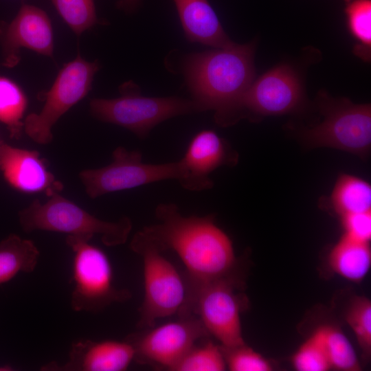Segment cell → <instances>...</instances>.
Instances as JSON below:
<instances>
[{
    "mask_svg": "<svg viewBox=\"0 0 371 371\" xmlns=\"http://www.w3.org/2000/svg\"><path fill=\"white\" fill-rule=\"evenodd\" d=\"M330 369L340 371L361 370L360 363L351 343L344 333L333 326H321Z\"/></svg>",
    "mask_w": 371,
    "mask_h": 371,
    "instance_id": "603a6c76",
    "label": "cell"
},
{
    "mask_svg": "<svg viewBox=\"0 0 371 371\" xmlns=\"http://www.w3.org/2000/svg\"><path fill=\"white\" fill-rule=\"evenodd\" d=\"M344 234L359 241L371 240V210L340 216Z\"/></svg>",
    "mask_w": 371,
    "mask_h": 371,
    "instance_id": "f1b7e54d",
    "label": "cell"
},
{
    "mask_svg": "<svg viewBox=\"0 0 371 371\" xmlns=\"http://www.w3.org/2000/svg\"><path fill=\"white\" fill-rule=\"evenodd\" d=\"M227 368L221 347L209 341L194 346L172 368V371H223Z\"/></svg>",
    "mask_w": 371,
    "mask_h": 371,
    "instance_id": "d4e9b609",
    "label": "cell"
},
{
    "mask_svg": "<svg viewBox=\"0 0 371 371\" xmlns=\"http://www.w3.org/2000/svg\"><path fill=\"white\" fill-rule=\"evenodd\" d=\"M3 41L7 65L13 66L18 63L22 47L53 57L52 23L46 12L38 7L23 4L8 26Z\"/></svg>",
    "mask_w": 371,
    "mask_h": 371,
    "instance_id": "2e32d148",
    "label": "cell"
},
{
    "mask_svg": "<svg viewBox=\"0 0 371 371\" xmlns=\"http://www.w3.org/2000/svg\"><path fill=\"white\" fill-rule=\"evenodd\" d=\"M227 368L231 371H271L269 360L245 344L227 348L221 346Z\"/></svg>",
    "mask_w": 371,
    "mask_h": 371,
    "instance_id": "83f0119b",
    "label": "cell"
},
{
    "mask_svg": "<svg viewBox=\"0 0 371 371\" xmlns=\"http://www.w3.org/2000/svg\"><path fill=\"white\" fill-rule=\"evenodd\" d=\"M133 345L127 340L93 341L83 339L74 342L69 360L60 366L49 363L42 370L124 371L135 359Z\"/></svg>",
    "mask_w": 371,
    "mask_h": 371,
    "instance_id": "9a60e30c",
    "label": "cell"
},
{
    "mask_svg": "<svg viewBox=\"0 0 371 371\" xmlns=\"http://www.w3.org/2000/svg\"><path fill=\"white\" fill-rule=\"evenodd\" d=\"M27 105L26 95L20 87L0 76V122L7 126L12 137L19 138L21 135Z\"/></svg>",
    "mask_w": 371,
    "mask_h": 371,
    "instance_id": "7402d4cb",
    "label": "cell"
},
{
    "mask_svg": "<svg viewBox=\"0 0 371 371\" xmlns=\"http://www.w3.org/2000/svg\"><path fill=\"white\" fill-rule=\"evenodd\" d=\"M140 2L141 0H120L117 6L126 12H132L138 8Z\"/></svg>",
    "mask_w": 371,
    "mask_h": 371,
    "instance_id": "f546056e",
    "label": "cell"
},
{
    "mask_svg": "<svg viewBox=\"0 0 371 371\" xmlns=\"http://www.w3.org/2000/svg\"><path fill=\"white\" fill-rule=\"evenodd\" d=\"M98 69L97 60L87 61L80 54L65 64L45 93L41 111L25 117L23 128L28 137L39 144L50 143L53 139V126L63 115L88 94Z\"/></svg>",
    "mask_w": 371,
    "mask_h": 371,
    "instance_id": "9c48e42d",
    "label": "cell"
},
{
    "mask_svg": "<svg viewBox=\"0 0 371 371\" xmlns=\"http://www.w3.org/2000/svg\"><path fill=\"white\" fill-rule=\"evenodd\" d=\"M186 38L215 48L233 41L207 0H173Z\"/></svg>",
    "mask_w": 371,
    "mask_h": 371,
    "instance_id": "e0dca14e",
    "label": "cell"
},
{
    "mask_svg": "<svg viewBox=\"0 0 371 371\" xmlns=\"http://www.w3.org/2000/svg\"><path fill=\"white\" fill-rule=\"evenodd\" d=\"M180 317L177 322L165 324L142 335L128 336L126 340L135 349V359L171 370L197 340L209 335L196 316Z\"/></svg>",
    "mask_w": 371,
    "mask_h": 371,
    "instance_id": "7c38bea8",
    "label": "cell"
},
{
    "mask_svg": "<svg viewBox=\"0 0 371 371\" xmlns=\"http://www.w3.org/2000/svg\"><path fill=\"white\" fill-rule=\"evenodd\" d=\"M19 221L25 232H54L89 240L98 235L109 247L125 243L132 229L128 217L113 222L101 220L60 193L52 195L43 203L34 200L19 212Z\"/></svg>",
    "mask_w": 371,
    "mask_h": 371,
    "instance_id": "3957f363",
    "label": "cell"
},
{
    "mask_svg": "<svg viewBox=\"0 0 371 371\" xmlns=\"http://www.w3.org/2000/svg\"><path fill=\"white\" fill-rule=\"evenodd\" d=\"M90 240L74 236L65 239L73 253L71 306L76 312L98 313L131 297L128 290L115 286L109 258Z\"/></svg>",
    "mask_w": 371,
    "mask_h": 371,
    "instance_id": "277c9868",
    "label": "cell"
},
{
    "mask_svg": "<svg viewBox=\"0 0 371 371\" xmlns=\"http://www.w3.org/2000/svg\"><path fill=\"white\" fill-rule=\"evenodd\" d=\"M3 142L0 139V145L3 143Z\"/></svg>",
    "mask_w": 371,
    "mask_h": 371,
    "instance_id": "4dcf8cb0",
    "label": "cell"
},
{
    "mask_svg": "<svg viewBox=\"0 0 371 371\" xmlns=\"http://www.w3.org/2000/svg\"><path fill=\"white\" fill-rule=\"evenodd\" d=\"M304 100L296 71L289 65H278L254 80L236 102L228 125L242 117L287 114L301 107Z\"/></svg>",
    "mask_w": 371,
    "mask_h": 371,
    "instance_id": "8fae6325",
    "label": "cell"
},
{
    "mask_svg": "<svg viewBox=\"0 0 371 371\" xmlns=\"http://www.w3.org/2000/svg\"><path fill=\"white\" fill-rule=\"evenodd\" d=\"M255 43L232 42L223 47L186 56L183 71L193 100L203 111L214 110L226 126L240 96L255 79Z\"/></svg>",
    "mask_w": 371,
    "mask_h": 371,
    "instance_id": "7a4b0ae2",
    "label": "cell"
},
{
    "mask_svg": "<svg viewBox=\"0 0 371 371\" xmlns=\"http://www.w3.org/2000/svg\"><path fill=\"white\" fill-rule=\"evenodd\" d=\"M65 23L80 35L98 22L93 0H51Z\"/></svg>",
    "mask_w": 371,
    "mask_h": 371,
    "instance_id": "4316f807",
    "label": "cell"
},
{
    "mask_svg": "<svg viewBox=\"0 0 371 371\" xmlns=\"http://www.w3.org/2000/svg\"><path fill=\"white\" fill-rule=\"evenodd\" d=\"M291 363L297 371L330 370L321 326L298 348L292 356Z\"/></svg>",
    "mask_w": 371,
    "mask_h": 371,
    "instance_id": "484cf974",
    "label": "cell"
},
{
    "mask_svg": "<svg viewBox=\"0 0 371 371\" xmlns=\"http://www.w3.org/2000/svg\"><path fill=\"white\" fill-rule=\"evenodd\" d=\"M157 223L137 233L159 251L171 249L187 270V286L229 277L236 263L232 240L214 222L213 214L182 215L175 203H161Z\"/></svg>",
    "mask_w": 371,
    "mask_h": 371,
    "instance_id": "6da1fadb",
    "label": "cell"
},
{
    "mask_svg": "<svg viewBox=\"0 0 371 371\" xmlns=\"http://www.w3.org/2000/svg\"><path fill=\"white\" fill-rule=\"evenodd\" d=\"M131 249L143 260L144 297L137 327H152L157 319L179 313L186 300V282L175 267L136 233Z\"/></svg>",
    "mask_w": 371,
    "mask_h": 371,
    "instance_id": "52a82bcc",
    "label": "cell"
},
{
    "mask_svg": "<svg viewBox=\"0 0 371 371\" xmlns=\"http://www.w3.org/2000/svg\"><path fill=\"white\" fill-rule=\"evenodd\" d=\"M225 141L212 130H203L190 140L179 161L181 175L178 181L186 190L202 191L213 186L210 175L232 159Z\"/></svg>",
    "mask_w": 371,
    "mask_h": 371,
    "instance_id": "4fadbf2b",
    "label": "cell"
},
{
    "mask_svg": "<svg viewBox=\"0 0 371 371\" xmlns=\"http://www.w3.org/2000/svg\"><path fill=\"white\" fill-rule=\"evenodd\" d=\"M40 251L34 242L10 234L0 242V284L19 273H32L37 266Z\"/></svg>",
    "mask_w": 371,
    "mask_h": 371,
    "instance_id": "d6986e66",
    "label": "cell"
},
{
    "mask_svg": "<svg viewBox=\"0 0 371 371\" xmlns=\"http://www.w3.org/2000/svg\"><path fill=\"white\" fill-rule=\"evenodd\" d=\"M109 165L87 169L79 173L87 195L95 199L104 194L131 189L151 183L181 177L179 161L147 164L142 161L138 150L116 148Z\"/></svg>",
    "mask_w": 371,
    "mask_h": 371,
    "instance_id": "30bf717a",
    "label": "cell"
},
{
    "mask_svg": "<svg viewBox=\"0 0 371 371\" xmlns=\"http://www.w3.org/2000/svg\"><path fill=\"white\" fill-rule=\"evenodd\" d=\"M348 30L356 41L354 53L366 62L371 55V1L344 0Z\"/></svg>",
    "mask_w": 371,
    "mask_h": 371,
    "instance_id": "44dd1931",
    "label": "cell"
},
{
    "mask_svg": "<svg viewBox=\"0 0 371 371\" xmlns=\"http://www.w3.org/2000/svg\"><path fill=\"white\" fill-rule=\"evenodd\" d=\"M323 120L303 132L308 147L332 148L365 158L371 148V106L327 98Z\"/></svg>",
    "mask_w": 371,
    "mask_h": 371,
    "instance_id": "ba28073f",
    "label": "cell"
},
{
    "mask_svg": "<svg viewBox=\"0 0 371 371\" xmlns=\"http://www.w3.org/2000/svg\"><path fill=\"white\" fill-rule=\"evenodd\" d=\"M229 277L186 286L180 317L196 316L209 334L231 348L245 344L240 322V302Z\"/></svg>",
    "mask_w": 371,
    "mask_h": 371,
    "instance_id": "8992f818",
    "label": "cell"
},
{
    "mask_svg": "<svg viewBox=\"0 0 371 371\" xmlns=\"http://www.w3.org/2000/svg\"><path fill=\"white\" fill-rule=\"evenodd\" d=\"M328 260L330 269L339 276L350 282H361L371 266L370 243L343 234L331 249Z\"/></svg>",
    "mask_w": 371,
    "mask_h": 371,
    "instance_id": "ac0fdd59",
    "label": "cell"
},
{
    "mask_svg": "<svg viewBox=\"0 0 371 371\" xmlns=\"http://www.w3.org/2000/svg\"><path fill=\"white\" fill-rule=\"evenodd\" d=\"M121 93L116 98L91 100V114L100 121L122 126L140 138L148 136L156 125L166 120L203 111L193 100L142 96L129 82L122 87Z\"/></svg>",
    "mask_w": 371,
    "mask_h": 371,
    "instance_id": "5b68a950",
    "label": "cell"
},
{
    "mask_svg": "<svg viewBox=\"0 0 371 371\" xmlns=\"http://www.w3.org/2000/svg\"><path fill=\"white\" fill-rule=\"evenodd\" d=\"M0 171L14 188L25 193H60L63 183L47 169L38 152L0 145Z\"/></svg>",
    "mask_w": 371,
    "mask_h": 371,
    "instance_id": "5bb4252c",
    "label": "cell"
},
{
    "mask_svg": "<svg viewBox=\"0 0 371 371\" xmlns=\"http://www.w3.org/2000/svg\"><path fill=\"white\" fill-rule=\"evenodd\" d=\"M330 202L339 216L371 210V186L358 177L343 174L337 179Z\"/></svg>",
    "mask_w": 371,
    "mask_h": 371,
    "instance_id": "ffe728a7",
    "label": "cell"
},
{
    "mask_svg": "<svg viewBox=\"0 0 371 371\" xmlns=\"http://www.w3.org/2000/svg\"><path fill=\"white\" fill-rule=\"evenodd\" d=\"M346 321L353 331L365 358L371 355V301L365 296H355L350 302Z\"/></svg>",
    "mask_w": 371,
    "mask_h": 371,
    "instance_id": "cb8c5ba5",
    "label": "cell"
}]
</instances>
